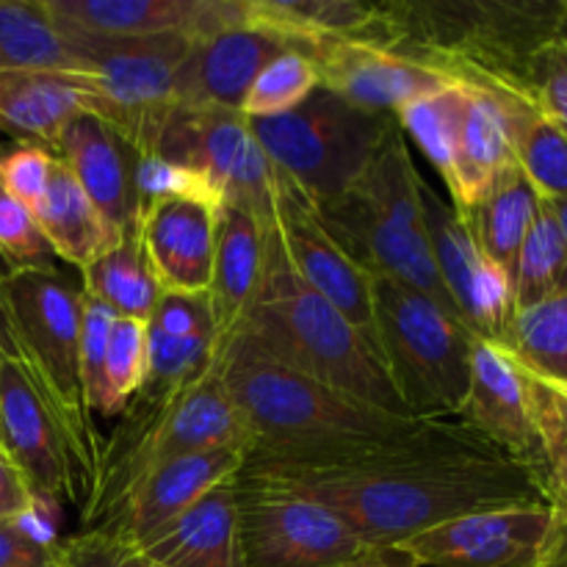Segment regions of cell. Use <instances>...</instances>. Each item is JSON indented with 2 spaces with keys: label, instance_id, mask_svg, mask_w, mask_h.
<instances>
[{
  "label": "cell",
  "instance_id": "cell-1",
  "mask_svg": "<svg viewBox=\"0 0 567 567\" xmlns=\"http://www.w3.org/2000/svg\"><path fill=\"white\" fill-rule=\"evenodd\" d=\"M244 468L330 507L365 546H396L471 513L546 504L526 465L460 419L424 421L399 441L341 457L247 460Z\"/></svg>",
  "mask_w": 567,
  "mask_h": 567
},
{
  "label": "cell",
  "instance_id": "cell-2",
  "mask_svg": "<svg viewBox=\"0 0 567 567\" xmlns=\"http://www.w3.org/2000/svg\"><path fill=\"white\" fill-rule=\"evenodd\" d=\"M216 371L249 432L247 460L310 463L385 446L424 421L358 402L266 352L238 330L216 352Z\"/></svg>",
  "mask_w": 567,
  "mask_h": 567
},
{
  "label": "cell",
  "instance_id": "cell-3",
  "mask_svg": "<svg viewBox=\"0 0 567 567\" xmlns=\"http://www.w3.org/2000/svg\"><path fill=\"white\" fill-rule=\"evenodd\" d=\"M241 330L291 369L371 408L413 419L380 354L293 271L275 227L264 280L244 316Z\"/></svg>",
  "mask_w": 567,
  "mask_h": 567
},
{
  "label": "cell",
  "instance_id": "cell-4",
  "mask_svg": "<svg viewBox=\"0 0 567 567\" xmlns=\"http://www.w3.org/2000/svg\"><path fill=\"white\" fill-rule=\"evenodd\" d=\"M421 181L408 136L396 122L360 181L336 203L316 210L327 233L369 275L393 277L460 319L432 264Z\"/></svg>",
  "mask_w": 567,
  "mask_h": 567
},
{
  "label": "cell",
  "instance_id": "cell-5",
  "mask_svg": "<svg viewBox=\"0 0 567 567\" xmlns=\"http://www.w3.org/2000/svg\"><path fill=\"white\" fill-rule=\"evenodd\" d=\"M219 446L249 449V432L227 396L216 365L172 396L133 399L114 432L100 443L97 474L81 509V529L97 524L155 468Z\"/></svg>",
  "mask_w": 567,
  "mask_h": 567
},
{
  "label": "cell",
  "instance_id": "cell-6",
  "mask_svg": "<svg viewBox=\"0 0 567 567\" xmlns=\"http://www.w3.org/2000/svg\"><path fill=\"white\" fill-rule=\"evenodd\" d=\"M382 363L413 419H457L468 388V327L426 293L371 275Z\"/></svg>",
  "mask_w": 567,
  "mask_h": 567
},
{
  "label": "cell",
  "instance_id": "cell-7",
  "mask_svg": "<svg viewBox=\"0 0 567 567\" xmlns=\"http://www.w3.org/2000/svg\"><path fill=\"white\" fill-rule=\"evenodd\" d=\"M61 37L81 61L72 75L81 83L89 111L114 125L138 155H153L161 131L177 109L175 75L192 39L177 33L142 39Z\"/></svg>",
  "mask_w": 567,
  "mask_h": 567
},
{
  "label": "cell",
  "instance_id": "cell-8",
  "mask_svg": "<svg viewBox=\"0 0 567 567\" xmlns=\"http://www.w3.org/2000/svg\"><path fill=\"white\" fill-rule=\"evenodd\" d=\"M249 125L266 155L316 208H324L369 169L396 116L360 111L319 86L299 109Z\"/></svg>",
  "mask_w": 567,
  "mask_h": 567
},
{
  "label": "cell",
  "instance_id": "cell-9",
  "mask_svg": "<svg viewBox=\"0 0 567 567\" xmlns=\"http://www.w3.org/2000/svg\"><path fill=\"white\" fill-rule=\"evenodd\" d=\"M0 310L14 347L39 377L78 441L97 460L100 443L81 388V288L59 269H14L0 280Z\"/></svg>",
  "mask_w": 567,
  "mask_h": 567
},
{
  "label": "cell",
  "instance_id": "cell-10",
  "mask_svg": "<svg viewBox=\"0 0 567 567\" xmlns=\"http://www.w3.org/2000/svg\"><path fill=\"white\" fill-rule=\"evenodd\" d=\"M0 443L28 476L39 502H70L83 509L97 460L78 441L25 360L6 349H0Z\"/></svg>",
  "mask_w": 567,
  "mask_h": 567
},
{
  "label": "cell",
  "instance_id": "cell-11",
  "mask_svg": "<svg viewBox=\"0 0 567 567\" xmlns=\"http://www.w3.org/2000/svg\"><path fill=\"white\" fill-rule=\"evenodd\" d=\"M153 155L205 175L227 205L252 210L269 227H275L282 197L293 186L291 177L260 147L241 111L177 105Z\"/></svg>",
  "mask_w": 567,
  "mask_h": 567
},
{
  "label": "cell",
  "instance_id": "cell-12",
  "mask_svg": "<svg viewBox=\"0 0 567 567\" xmlns=\"http://www.w3.org/2000/svg\"><path fill=\"white\" fill-rule=\"evenodd\" d=\"M244 567H330L365 548L324 504L241 468L236 476Z\"/></svg>",
  "mask_w": 567,
  "mask_h": 567
},
{
  "label": "cell",
  "instance_id": "cell-13",
  "mask_svg": "<svg viewBox=\"0 0 567 567\" xmlns=\"http://www.w3.org/2000/svg\"><path fill=\"white\" fill-rule=\"evenodd\" d=\"M546 504L471 513L396 543L419 567H546L551 551Z\"/></svg>",
  "mask_w": 567,
  "mask_h": 567
},
{
  "label": "cell",
  "instance_id": "cell-14",
  "mask_svg": "<svg viewBox=\"0 0 567 567\" xmlns=\"http://www.w3.org/2000/svg\"><path fill=\"white\" fill-rule=\"evenodd\" d=\"M421 208L432 264L460 321L474 338L498 343L513 319V282L482 255L463 216L426 181H421Z\"/></svg>",
  "mask_w": 567,
  "mask_h": 567
},
{
  "label": "cell",
  "instance_id": "cell-15",
  "mask_svg": "<svg viewBox=\"0 0 567 567\" xmlns=\"http://www.w3.org/2000/svg\"><path fill=\"white\" fill-rule=\"evenodd\" d=\"M275 233L293 271L319 297H324L382 360L371 275L327 233V227L319 219V210L305 197L297 183L282 197Z\"/></svg>",
  "mask_w": 567,
  "mask_h": 567
},
{
  "label": "cell",
  "instance_id": "cell-16",
  "mask_svg": "<svg viewBox=\"0 0 567 567\" xmlns=\"http://www.w3.org/2000/svg\"><path fill=\"white\" fill-rule=\"evenodd\" d=\"M302 53L313 61L321 89L369 114L396 116L408 103L452 83L443 72L369 39H319Z\"/></svg>",
  "mask_w": 567,
  "mask_h": 567
},
{
  "label": "cell",
  "instance_id": "cell-17",
  "mask_svg": "<svg viewBox=\"0 0 567 567\" xmlns=\"http://www.w3.org/2000/svg\"><path fill=\"white\" fill-rule=\"evenodd\" d=\"M61 33L109 39L188 37L192 42L244 22V0H39Z\"/></svg>",
  "mask_w": 567,
  "mask_h": 567
},
{
  "label": "cell",
  "instance_id": "cell-18",
  "mask_svg": "<svg viewBox=\"0 0 567 567\" xmlns=\"http://www.w3.org/2000/svg\"><path fill=\"white\" fill-rule=\"evenodd\" d=\"M247 446H219L172 460L136 482L89 529H105L127 543L144 540L208 491L236 480L247 463Z\"/></svg>",
  "mask_w": 567,
  "mask_h": 567
},
{
  "label": "cell",
  "instance_id": "cell-19",
  "mask_svg": "<svg viewBox=\"0 0 567 567\" xmlns=\"http://www.w3.org/2000/svg\"><path fill=\"white\" fill-rule=\"evenodd\" d=\"M457 419L504 454L526 465L543 487L540 446L532 426L524 380L507 349L498 347L496 341L474 338L471 343L468 388Z\"/></svg>",
  "mask_w": 567,
  "mask_h": 567
},
{
  "label": "cell",
  "instance_id": "cell-20",
  "mask_svg": "<svg viewBox=\"0 0 567 567\" xmlns=\"http://www.w3.org/2000/svg\"><path fill=\"white\" fill-rule=\"evenodd\" d=\"M286 50H297L247 20L192 42L175 75V103L183 109L241 111L255 75Z\"/></svg>",
  "mask_w": 567,
  "mask_h": 567
},
{
  "label": "cell",
  "instance_id": "cell-21",
  "mask_svg": "<svg viewBox=\"0 0 567 567\" xmlns=\"http://www.w3.org/2000/svg\"><path fill=\"white\" fill-rule=\"evenodd\" d=\"M219 208L172 197L142 210L136 236L166 293H208L214 280Z\"/></svg>",
  "mask_w": 567,
  "mask_h": 567
},
{
  "label": "cell",
  "instance_id": "cell-22",
  "mask_svg": "<svg viewBox=\"0 0 567 567\" xmlns=\"http://www.w3.org/2000/svg\"><path fill=\"white\" fill-rule=\"evenodd\" d=\"M53 155L70 166L83 192L120 236L136 233V169L142 155L114 125L92 111H83L64 127Z\"/></svg>",
  "mask_w": 567,
  "mask_h": 567
},
{
  "label": "cell",
  "instance_id": "cell-23",
  "mask_svg": "<svg viewBox=\"0 0 567 567\" xmlns=\"http://www.w3.org/2000/svg\"><path fill=\"white\" fill-rule=\"evenodd\" d=\"M216 349L208 293L164 291L147 321V374L133 399H164L183 391L214 369Z\"/></svg>",
  "mask_w": 567,
  "mask_h": 567
},
{
  "label": "cell",
  "instance_id": "cell-24",
  "mask_svg": "<svg viewBox=\"0 0 567 567\" xmlns=\"http://www.w3.org/2000/svg\"><path fill=\"white\" fill-rule=\"evenodd\" d=\"M271 227L241 205H221L216 230L214 280L208 288L216 343H225L241 330L244 316L264 280L269 258ZM219 352V349H216Z\"/></svg>",
  "mask_w": 567,
  "mask_h": 567
},
{
  "label": "cell",
  "instance_id": "cell-25",
  "mask_svg": "<svg viewBox=\"0 0 567 567\" xmlns=\"http://www.w3.org/2000/svg\"><path fill=\"white\" fill-rule=\"evenodd\" d=\"M133 546L164 567H244L236 480L208 491Z\"/></svg>",
  "mask_w": 567,
  "mask_h": 567
},
{
  "label": "cell",
  "instance_id": "cell-26",
  "mask_svg": "<svg viewBox=\"0 0 567 567\" xmlns=\"http://www.w3.org/2000/svg\"><path fill=\"white\" fill-rule=\"evenodd\" d=\"M485 89L502 105L513 158L540 199L567 197V138L543 114L535 94L507 81H463Z\"/></svg>",
  "mask_w": 567,
  "mask_h": 567
},
{
  "label": "cell",
  "instance_id": "cell-27",
  "mask_svg": "<svg viewBox=\"0 0 567 567\" xmlns=\"http://www.w3.org/2000/svg\"><path fill=\"white\" fill-rule=\"evenodd\" d=\"M33 219H37L53 258H61L78 269H86L94 258H100L105 249L116 247L125 238L100 214L97 205L75 181L70 166L59 158L53 161L42 199L33 205Z\"/></svg>",
  "mask_w": 567,
  "mask_h": 567
},
{
  "label": "cell",
  "instance_id": "cell-28",
  "mask_svg": "<svg viewBox=\"0 0 567 567\" xmlns=\"http://www.w3.org/2000/svg\"><path fill=\"white\" fill-rule=\"evenodd\" d=\"M83 111L89 105L72 72H0V127L37 138L50 153L64 127Z\"/></svg>",
  "mask_w": 567,
  "mask_h": 567
},
{
  "label": "cell",
  "instance_id": "cell-29",
  "mask_svg": "<svg viewBox=\"0 0 567 567\" xmlns=\"http://www.w3.org/2000/svg\"><path fill=\"white\" fill-rule=\"evenodd\" d=\"M465 86H468V105H465L452 175L446 181L449 194L454 199L452 208L457 214L474 208L482 194L491 188V183L509 164H515L502 105L485 89L474 86V83H465Z\"/></svg>",
  "mask_w": 567,
  "mask_h": 567
},
{
  "label": "cell",
  "instance_id": "cell-30",
  "mask_svg": "<svg viewBox=\"0 0 567 567\" xmlns=\"http://www.w3.org/2000/svg\"><path fill=\"white\" fill-rule=\"evenodd\" d=\"M515 365L524 380L526 404H529L532 426L540 446L543 496L551 509L554 524L546 567H554L567 557V385L526 369L518 360Z\"/></svg>",
  "mask_w": 567,
  "mask_h": 567
},
{
  "label": "cell",
  "instance_id": "cell-31",
  "mask_svg": "<svg viewBox=\"0 0 567 567\" xmlns=\"http://www.w3.org/2000/svg\"><path fill=\"white\" fill-rule=\"evenodd\" d=\"M540 197L526 181L518 164H509L496 181L491 183L480 203L471 210L460 214L474 236L476 247L487 260L513 282L515 264H518L520 244L529 233L532 219L537 214Z\"/></svg>",
  "mask_w": 567,
  "mask_h": 567
},
{
  "label": "cell",
  "instance_id": "cell-32",
  "mask_svg": "<svg viewBox=\"0 0 567 567\" xmlns=\"http://www.w3.org/2000/svg\"><path fill=\"white\" fill-rule=\"evenodd\" d=\"M81 291L114 310V316L120 319L150 321L164 297V288H161L136 233L122 238L116 247L105 249L86 269H81Z\"/></svg>",
  "mask_w": 567,
  "mask_h": 567
},
{
  "label": "cell",
  "instance_id": "cell-33",
  "mask_svg": "<svg viewBox=\"0 0 567 567\" xmlns=\"http://www.w3.org/2000/svg\"><path fill=\"white\" fill-rule=\"evenodd\" d=\"M78 66L75 50L55 31L39 0H0V72H75Z\"/></svg>",
  "mask_w": 567,
  "mask_h": 567
},
{
  "label": "cell",
  "instance_id": "cell-34",
  "mask_svg": "<svg viewBox=\"0 0 567 567\" xmlns=\"http://www.w3.org/2000/svg\"><path fill=\"white\" fill-rule=\"evenodd\" d=\"M498 347L526 369L567 385V291L515 310Z\"/></svg>",
  "mask_w": 567,
  "mask_h": 567
},
{
  "label": "cell",
  "instance_id": "cell-35",
  "mask_svg": "<svg viewBox=\"0 0 567 567\" xmlns=\"http://www.w3.org/2000/svg\"><path fill=\"white\" fill-rule=\"evenodd\" d=\"M567 291V247L551 208L540 199L513 275V313Z\"/></svg>",
  "mask_w": 567,
  "mask_h": 567
},
{
  "label": "cell",
  "instance_id": "cell-36",
  "mask_svg": "<svg viewBox=\"0 0 567 567\" xmlns=\"http://www.w3.org/2000/svg\"><path fill=\"white\" fill-rule=\"evenodd\" d=\"M465 105H468V86L463 81H452L437 92L413 100L396 114L404 136H413L421 153L426 155L443 183L449 181L457 155L460 131H463Z\"/></svg>",
  "mask_w": 567,
  "mask_h": 567
},
{
  "label": "cell",
  "instance_id": "cell-37",
  "mask_svg": "<svg viewBox=\"0 0 567 567\" xmlns=\"http://www.w3.org/2000/svg\"><path fill=\"white\" fill-rule=\"evenodd\" d=\"M319 86V72L310 55L302 50H286L255 75L241 103V114L249 122L282 116L299 109Z\"/></svg>",
  "mask_w": 567,
  "mask_h": 567
},
{
  "label": "cell",
  "instance_id": "cell-38",
  "mask_svg": "<svg viewBox=\"0 0 567 567\" xmlns=\"http://www.w3.org/2000/svg\"><path fill=\"white\" fill-rule=\"evenodd\" d=\"M144 374H147V321L116 316L105 349L103 399L97 415L116 419L125 413L131 399L142 391Z\"/></svg>",
  "mask_w": 567,
  "mask_h": 567
},
{
  "label": "cell",
  "instance_id": "cell-39",
  "mask_svg": "<svg viewBox=\"0 0 567 567\" xmlns=\"http://www.w3.org/2000/svg\"><path fill=\"white\" fill-rule=\"evenodd\" d=\"M136 194H138V216L144 208L153 203L172 197L186 199H203V203L221 208L225 197L219 188L199 172L188 169V166L172 164V161L161 158V155H142L136 169Z\"/></svg>",
  "mask_w": 567,
  "mask_h": 567
},
{
  "label": "cell",
  "instance_id": "cell-40",
  "mask_svg": "<svg viewBox=\"0 0 567 567\" xmlns=\"http://www.w3.org/2000/svg\"><path fill=\"white\" fill-rule=\"evenodd\" d=\"M0 260L6 269H53V252L33 210L0 186Z\"/></svg>",
  "mask_w": 567,
  "mask_h": 567
},
{
  "label": "cell",
  "instance_id": "cell-41",
  "mask_svg": "<svg viewBox=\"0 0 567 567\" xmlns=\"http://www.w3.org/2000/svg\"><path fill=\"white\" fill-rule=\"evenodd\" d=\"M114 319V310L81 291V352H78V360H81L83 399H86V408L92 415H97L100 399H103L105 349H109Z\"/></svg>",
  "mask_w": 567,
  "mask_h": 567
},
{
  "label": "cell",
  "instance_id": "cell-42",
  "mask_svg": "<svg viewBox=\"0 0 567 567\" xmlns=\"http://www.w3.org/2000/svg\"><path fill=\"white\" fill-rule=\"evenodd\" d=\"M59 548L61 567H164L105 529H81L59 540Z\"/></svg>",
  "mask_w": 567,
  "mask_h": 567
},
{
  "label": "cell",
  "instance_id": "cell-43",
  "mask_svg": "<svg viewBox=\"0 0 567 567\" xmlns=\"http://www.w3.org/2000/svg\"><path fill=\"white\" fill-rule=\"evenodd\" d=\"M55 155L48 147L37 142L14 144L11 150L0 153V186L20 199L25 208L33 210V205L42 199L48 188L50 169H53Z\"/></svg>",
  "mask_w": 567,
  "mask_h": 567
},
{
  "label": "cell",
  "instance_id": "cell-44",
  "mask_svg": "<svg viewBox=\"0 0 567 567\" xmlns=\"http://www.w3.org/2000/svg\"><path fill=\"white\" fill-rule=\"evenodd\" d=\"M529 92L535 94L543 114L567 138V39L565 33L537 55L529 75Z\"/></svg>",
  "mask_w": 567,
  "mask_h": 567
},
{
  "label": "cell",
  "instance_id": "cell-45",
  "mask_svg": "<svg viewBox=\"0 0 567 567\" xmlns=\"http://www.w3.org/2000/svg\"><path fill=\"white\" fill-rule=\"evenodd\" d=\"M0 567H61L59 540L25 520H0Z\"/></svg>",
  "mask_w": 567,
  "mask_h": 567
},
{
  "label": "cell",
  "instance_id": "cell-46",
  "mask_svg": "<svg viewBox=\"0 0 567 567\" xmlns=\"http://www.w3.org/2000/svg\"><path fill=\"white\" fill-rule=\"evenodd\" d=\"M37 493L20 465L0 443V520H25L37 513Z\"/></svg>",
  "mask_w": 567,
  "mask_h": 567
},
{
  "label": "cell",
  "instance_id": "cell-47",
  "mask_svg": "<svg viewBox=\"0 0 567 567\" xmlns=\"http://www.w3.org/2000/svg\"><path fill=\"white\" fill-rule=\"evenodd\" d=\"M330 567H419L410 554L396 546H365L363 551L354 554L352 559L330 565Z\"/></svg>",
  "mask_w": 567,
  "mask_h": 567
},
{
  "label": "cell",
  "instance_id": "cell-48",
  "mask_svg": "<svg viewBox=\"0 0 567 567\" xmlns=\"http://www.w3.org/2000/svg\"><path fill=\"white\" fill-rule=\"evenodd\" d=\"M543 203L551 208L554 219H557V227L559 233H563L565 238V247H567V197H559V199H543Z\"/></svg>",
  "mask_w": 567,
  "mask_h": 567
},
{
  "label": "cell",
  "instance_id": "cell-49",
  "mask_svg": "<svg viewBox=\"0 0 567 567\" xmlns=\"http://www.w3.org/2000/svg\"><path fill=\"white\" fill-rule=\"evenodd\" d=\"M0 349H6V352H14V354H20V352H17V347H14V338H11L9 327H6V316H3V310H0Z\"/></svg>",
  "mask_w": 567,
  "mask_h": 567
},
{
  "label": "cell",
  "instance_id": "cell-50",
  "mask_svg": "<svg viewBox=\"0 0 567 567\" xmlns=\"http://www.w3.org/2000/svg\"><path fill=\"white\" fill-rule=\"evenodd\" d=\"M6 275H9V269H6V264H3V260H0V280H3Z\"/></svg>",
  "mask_w": 567,
  "mask_h": 567
},
{
  "label": "cell",
  "instance_id": "cell-51",
  "mask_svg": "<svg viewBox=\"0 0 567 567\" xmlns=\"http://www.w3.org/2000/svg\"><path fill=\"white\" fill-rule=\"evenodd\" d=\"M554 567H567V557L563 559V563H557V565H554Z\"/></svg>",
  "mask_w": 567,
  "mask_h": 567
},
{
  "label": "cell",
  "instance_id": "cell-52",
  "mask_svg": "<svg viewBox=\"0 0 567 567\" xmlns=\"http://www.w3.org/2000/svg\"><path fill=\"white\" fill-rule=\"evenodd\" d=\"M565 39H567V31H565Z\"/></svg>",
  "mask_w": 567,
  "mask_h": 567
}]
</instances>
